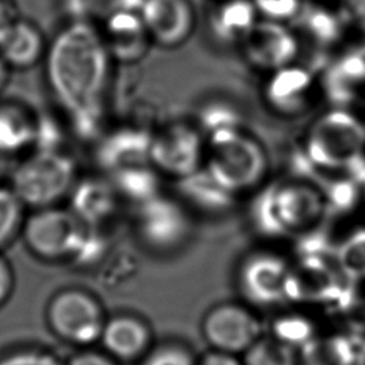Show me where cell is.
I'll list each match as a JSON object with an SVG mask.
<instances>
[{
  "instance_id": "6da1fadb",
  "label": "cell",
  "mask_w": 365,
  "mask_h": 365,
  "mask_svg": "<svg viewBox=\"0 0 365 365\" xmlns=\"http://www.w3.org/2000/svg\"><path fill=\"white\" fill-rule=\"evenodd\" d=\"M48 86L76 130L86 137L100 128L110 74V53L100 30L74 20L46 50Z\"/></svg>"
},
{
  "instance_id": "7a4b0ae2",
  "label": "cell",
  "mask_w": 365,
  "mask_h": 365,
  "mask_svg": "<svg viewBox=\"0 0 365 365\" xmlns=\"http://www.w3.org/2000/svg\"><path fill=\"white\" fill-rule=\"evenodd\" d=\"M327 202L321 190L309 181H287L264 188L252 202L251 218L267 237L311 234L322 221Z\"/></svg>"
},
{
  "instance_id": "3957f363",
  "label": "cell",
  "mask_w": 365,
  "mask_h": 365,
  "mask_svg": "<svg viewBox=\"0 0 365 365\" xmlns=\"http://www.w3.org/2000/svg\"><path fill=\"white\" fill-rule=\"evenodd\" d=\"M26 245L44 259L96 261L104 250L98 228L83 222L71 210L38 208L24 221Z\"/></svg>"
},
{
  "instance_id": "277c9868",
  "label": "cell",
  "mask_w": 365,
  "mask_h": 365,
  "mask_svg": "<svg viewBox=\"0 0 365 365\" xmlns=\"http://www.w3.org/2000/svg\"><path fill=\"white\" fill-rule=\"evenodd\" d=\"M205 138L204 168L228 191L238 195L255 188L267 173V154L241 127L212 133Z\"/></svg>"
},
{
  "instance_id": "5b68a950",
  "label": "cell",
  "mask_w": 365,
  "mask_h": 365,
  "mask_svg": "<svg viewBox=\"0 0 365 365\" xmlns=\"http://www.w3.org/2000/svg\"><path fill=\"white\" fill-rule=\"evenodd\" d=\"M364 153L365 125L341 107L319 115L305 137L307 164L321 171H352Z\"/></svg>"
},
{
  "instance_id": "8992f818",
  "label": "cell",
  "mask_w": 365,
  "mask_h": 365,
  "mask_svg": "<svg viewBox=\"0 0 365 365\" xmlns=\"http://www.w3.org/2000/svg\"><path fill=\"white\" fill-rule=\"evenodd\" d=\"M76 175V163L67 153L58 148H38L14 170L11 190L24 207H53L70 195L77 182Z\"/></svg>"
},
{
  "instance_id": "52a82bcc",
  "label": "cell",
  "mask_w": 365,
  "mask_h": 365,
  "mask_svg": "<svg viewBox=\"0 0 365 365\" xmlns=\"http://www.w3.org/2000/svg\"><path fill=\"white\" fill-rule=\"evenodd\" d=\"M106 319L100 302L83 289H63L47 307L50 328L57 336L76 345H90L100 339Z\"/></svg>"
},
{
  "instance_id": "ba28073f",
  "label": "cell",
  "mask_w": 365,
  "mask_h": 365,
  "mask_svg": "<svg viewBox=\"0 0 365 365\" xmlns=\"http://www.w3.org/2000/svg\"><path fill=\"white\" fill-rule=\"evenodd\" d=\"M205 138L200 128L174 123L153 133L150 164L160 173L181 180L204 165Z\"/></svg>"
},
{
  "instance_id": "9c48e42d",
  "label": "cell",
  "mask_w": 365,
  "mask_h": 365,
  "mask_svg": "<svg viewBox=\"0 0 365 365\" xmlns=\"http://www.w3.org/2000/svg\"><path fill=\"white\" fill-rule=\"evenodd\" d=\"M135 208L134 225L143 245L167 252L185 242L191 224L187 207L180 200L160 194Z\"/></svg>"
},
{
  "instance_id": "30bf717a",
  "label": "cell",
  "mask_w": 365,
  "mask_h": 365,
  "mask_svg": "<svg viewBox=\"0 0 365 365\" xmlns=\"http://www.w3.org/2000/svg\"><path fill=\"white\" fill-rule=\"evenodd\" d=\"M351 281L341 269L335 254L325 250L302 251L289 269V299L332 301L348 291Z\"/></svg>"
},
{
  "instance_id": "8fae6325",
  "label": "cell",
  "mask_w": 365,
  "mask_h": 365,
  "mask_svg": "<svg viewBox=\"0 0 365 365\" xmlns=\"http://www.w3.org/2000/svg\"><path fill=\"white\" fill-rule=\"evenodd\" d=\"M202 335L214 351L237 355L261 338V322L245 305L222 302L212 307L202 319Z\"/></svg>"
},
{
  "instance_id": "7c38bea8",
  "label": "cell",
  "mask_w": 365,
  "mask_h": 365,
  "mask_svg": "<svg viewBox=\"0 0 365 365\" xmlns=\"http://www.w3.org/2000/svg\"><path fill=\"white\" fill-rule=\"evenodd\" d=\"M289 269L291 265L277 254H252L242 261L238 269L240 291L254 305H278L289 299Z\"/></svg>"
},
{
  "instance_id": "4fadbf2b",
  "label": "cell",
  "mask_w": 365,
  "mask_h": 365,
  "mask_svg": "<svg viewBox=\"0 0 365 365\" xmlns=\"http://www.w3.org/2000/svg\"><path fill=\"white\" fill-rule=\"evenodd\" d=\"M241 47L250 64L272 73L295 61L299 38L287 23L259 19L242 40Z\"/></svg>"
},
{
  "instance_id": "5bb4252c",
  "label": "cell",
  "mask_w": 365,
  "mask_h": 365,
  "mask_svg": "<svg viewBox=\"0 0 365 365\" xmlns=\"http://www.w3.org/2000/svg\"><path fill=\"white\" fill-rule=\"evenodd\" d=\"M140 14L151 40L165 47L182 44L194 29L188 0H144Z\"/></svg>"
},
{
  "instance_id": "9a60e30c",
  "label": "cell",
  "mask_w": 365,
  "mask_h": 365,
  "mask_svg": "<svg viewBox=\"0 0 365 365\" xmlns=\"http://www.w3.org/2000/svg\"><path fill=\"white\" fill-rule=\"evenodd\" d=\"M315 80L312 71L295 63L271 73L265 83L267 104L284 115H295L307 110L312 100Z\"/></svg>"
},
{
  "instance_id": "2e32d148",
  "label": "cell",
  "mask_w": 365,
  "mask_h": 365,
  "mask_svg": "<svg viewBox=\"0 0 365 365\" xmlns=\"http://www.w3.org/2000/svg\"><path fill=\"white\" fill-rule=\"evenodd\" d=\"M100 31L110 57L121 63L140 60L150 44V34L144 26L140 10H117L103 19Z\"/></svg>"
},
{
  "instance_id": "e0dca14e",
  "label": "cell",
  "mask_w": 365,
  "mask_h": 365,
  "mask_svg": "<svg viewBox=\"0 0 365 365\" xmlns=\"http://www.w3.org/2000/svg\"><path fill=\"white\" fill-rule=\"evenodd\" d=\"M153 133L137 127H121L110 131L97 147V163L106 174L117 170L150 164Z\"/></svg>"
},
{
  "instance_id": "ac0fdd59",
  "label": "cell",
  "mask_w": 365,
  "mask_h": 365,
  "mask_svg": "<svg viewBox=\"0 0 365 365\" xmlns=\"http://www.w3.org/2000/svg\"><path fill=\"white\" fill-rule=\"evenodd\" d=\"M151 329L145 321L133 314H118L106 319L100 341L115 361L144 358L151 345Z\"/></svg>"
},
{
  "instance_id": "d6986e66",
  "label": "cell",
  "mask_w": 365,
  "mask_h": 365,
  "mask_svg": "<svg viewBox=\"0 0 365 365\" xmlns=\"http://www.w3.org/2000/svg\"><path fill=\"white\" fill-rule=\"evenodd\" d=\"M70 210L87 225L98 228L115 212L120 198L110 180L86 178L76 182L70 192Z\"/></svg>"
},
{
  "instance_id": "ffe728a7",
  "label": "cell",
  "mask_w": 365,
  "mask_h": 365,
  "mask_svg": "<svg viewBox=\"0 0 365 365\" xmlns=\"http://www.w3.org/2000/svg\"><path fill=\"white\" fill-rule=\"evenodd\" d=\"M181 202L205 214H222L232 208L237 195L222 187L204 165L195 173L177 180Z\"/></svg>"
},
{
  "instance_id": "44dd1931",
  "label": "cell",
  "mask_w": 365,
  "mask_h": 365,
  "mask_svg": "<svg viewBox=\"0 0 365 365\" xmlns=\"http://www.w3.org/2000/svg\"><path fill=\"white\" fill-rule=\"evenodd\" d=\"M44 53L46 43L41 31L29 21L10 20L0 34V57L7 66L31 67Z\"/></svg>"
},
{
  "instance_id": "7402d4cb",
  "label": "cell",
  "mask_w": 365,
  "mask_h": 365,
  "mask_svg": "<svg viewBox=\"0 0 365 365\" xmlns=\"http://www.w3.org/2000/svg\"><path fill=\"white\" fill-rule=\"evenodd\" d=\"M258 20L251 0H222L211 11L210 30L221 43L241 44Z\"/></svg>"
},
{
  "instance_id": "603a6c76",
  "label": "cell",
  "mask_w": 365,
  "mask_h": 365,
  "mask_svg": "<svg viewBox=\"0 0 365 365\" xmlns=\"http://www.w3.org/2000/svg\"><path fill=\"white\" fill-rule=\"evenodd\" d=\"M365 86V43L346 51L327 73L325 87L336 104L348 103Z\"/></svg>"
},
{
  "instance_id": "cb8c5ba5",
  "label": "cell",
  "mask_w": 365,
  "mask_h": 365,
  "mask_svg": "<svg viewBox=\"0 0 365 365\" xmlns=\"http://www.w3.org/2000/svg\"><path fill=\"white\" fill-rule=\"evenodd\" d=\"M121 201L135 207L160 195V173L151 164L133 165L107 175Z\"/></svg>"
},
{
  "instance_id": "d4e9b609",
  "label": "cell",
  "mask_w": 365,
  "mask_h": 365,
  "mask_svg": "<svg viewBox=\"0 0 365 365\" xmlns=\"http://www.w3.org/2000/svg\"><path fill=\"white\" fill-rule=\"evenodd\" d=\"M37 120L21 106L0 103V153L14 154L37 141Z\"/></svg>"
},
{
  "instance_id": "484cf974",
  "label": "cell",
  "mask_w": 365,
  "mask_h": 365,
  "mask_svg": "<svg viewBox=\"0 0 365 365\" xmlns=\"http://www.w3.org/2000/svg\"><path fill=\"white\" fill-rule=\"evenodd\" d=\"M292 21L309 41L321 47L334 44L341 37L345 23L339 10L334 11L315 3H304Z\"/></svg>"
},
{
  "instance_id": "4316f807",
  "label": "cell",
  "mask_w": 365,
  "mask_h": 365,
  "mask_svg": "<svg viewBox=\"0 0 365 365\" xmlns=\"http://www.w3.org/2000/svg\"><path fill=\"white\" fill-rule=\"evenodd\" d=\"M299 365H356L358 349L341 335L315 336L298 351Z\"/></svg>"
},
{
  "instance_id": "83f0119b",
  "label": "cell",
  "mask_w": 365,
  "mask_h": 365,
  "mask_svg": "<svg viewBox=\"0 0 365 365\" xmlns=\"http://www.w3.org/2000/svg\"><path fill=\"white\" fill-rule=\"evenodd\" d=\"M242 362L244 365H299L297 351L274 336H261L244 352Z\"/></svg>"
},
{
  "instance_id": "f1b7e54d",
  "label": "cell",
  "mask_w": 365,
  "mask_h": 365,
  "mask_svg": "<svg viewBox=\"0 0 365 365\" xmlns=\"http://www.w3.org/2000/svg\"><path fill=\"white\" fill-rule=\"evenodd\" d=\"M272 336L295 351H299L309 341H312L317 334L309 318L292 312L284 314L274 321Z\"/></svg>"
},
{
  "instance_id": "f546056e",
  "label": "cell",
  "mask_w": 365,
  "mask_h": 365,
  "mask_svg": "<svg viewBox=\"0 0 365 365\" xmlns=\"http://www.w3.org/2000/svg\"><path fill=\"white\" fill-rule=\"evenodd\" d=\"M335 258L351 281L365 279V230L349 234L336 248Z\"/></svg>"
},
{
  "instance_id": "4dcf8cb0",
  "label": "cell",
  "mask_w": 365,
  "mask_h": 365,
  "mask_svg": "<svg viewBox=\"0 0 365 365\" xmlns=\"http://www.w3.org/2000/svg\"><path fill=\"white\" fill-rule=\"evenodd\" d=\"M24 204L11 190L0 185V248L6 245L24 224Z\"/></svg>"
},
{
  "instance_id": "1f68e13d",
  "label": "cell",
  "mask_w": 365,
  "mask_h": 365,
  "mask_svg": "<svg viewBox=\"0 0 365 365\" xmlns=\"http://www.w3.org/2000/svg\"><path fill=\"white\" fill-rule=\"evenodd\" d=\"M194 355L182 345L165 344L150 349L141 365H197Z\"/></svg>"
},
{
  "instance_id": "d6a6232c",
  "label": "cell",
  "mask_w": 365,
  "mask_h": 365,
  "mask_svg": "<svg viewBox=\"0 0 365 365\" xmlns=\"http://www.w3.org/2000/svg\"><path fill=\"white\" fill-rule=\"evenodd\" d=\"M201 124H202V135L207 137L212 133L241 127L240 118L237 117L235 111L227 106L222 104H211L208 106L201 115Z\"/></svg>"
},
{
  "instance_id": "836d02e7",
  "label": "cell",
  "mask_w": 365,
  "mask_h": 365,
  "mask_svg": "<svg viewBox=\"0 0 365 365\" xmlns=\"http://www.w3.org/2000/svg\"><path fill=\"white\" fill-rule=\"evenodd\" d=\"M258 16L267 20L287 23L297 17L304 1L302 0H251Z\"/></svg>"
},
{
  "instance_id": "e575fe53",
  "label": "cell",
  "mask_w": 365,
  "mask_h": 365,
  "mask_svg": "<svg viewBox=\"0 0 365 365\" xmlns=\"http://www.w3.org/2000/svg\"><path fill=\"white\" fill-rule=\"evenodd\" d=\"M0 365H63L57 356L38 349L17 351L0 359Z\"/></svg>"
},
{
  "instance_id": "d590c367",
  "label": "cell",
  "mask_w": 365,
  "mask_h": 365,
  "mask_svg": "<svg viewBox=\"0 0 365 365\" xmlns=\"http://www.w3.org/2000/svg\"><path fill=\"white\" fill-rule=\"evenodd\" d=\"M338 10L345 23L365 31V0H339Z\"/></svg>"
},
{
  "instance_id": "8d00e7d4",
  "label": "cell",
  "mask_w": 365,
  "mask_h": 365,
  "mask_svg": "<svg viewBox=\"0 0 365 365\" xmlns=\"http://www.w3.org/2000/svg\"><path fill=\"white\" fill-rule=\"evenodd\" d=\"M66 365H118L114 358L108 354H101L96 351H83L76 354Z\"/></svg>"
},
{
  "instance_id": "74e56055",
  "label": "cell",
  "mask_w": 365,
  "mask_h": 365,
  "mask_svg": "<svg viewBox=\"0 0 365 365\" xmlns=\"http://www.w3.org/2000/svg\"><path fill=\"white\" fill-rule=\"evenodd\" d=\"M197 365H244V362L232 354L211 349L197 362Z\"/></svg>"
},
{
  "instance_id": "f35d334b",
  "label": "cell",
  "mask_w": 365,
  "mask_h": 365,
  "mask_svg": "<svg viewBox=\"0 0 365 365\" xmlns=\"http://www.w3.org/2000/svg\"><path fill=\"white\" fill-rule=\"evenodd\" d=\"M13 287V272L9 262L0 257V304L9 297Z\"/></svg>"
},
{
  "instance_id": "ab89813d",
  "label": "cell",
  "mask_w": 365,
  "mask_h": 365,
  "mask_svg": "<svg viewBox=\"0 0 365 365\" xmlns=\"http://www.w3.org/2000/svg\"><path fill=\"white\" fill-rule=\"evenodd\" d=\"M9 23H10L9 14H7V11H6V9H4V6L0 3V34L3 33L4 27H6Z\"/></svg>"
},
{
  "instance_id": "60d3db41",
  "label": "cell",
  "mask_w": 365,
  "mask_h": 365,
  "mask_svg": "<svg viewBox=\"0 0 365 365\" xmlns=\"http://www.w3.org/2000/svg\"><path fill=\"white\" fill-rule=\"evenodd\" d=\"M7 64L3 61V58L0 57V90L4 87L6 78H7Z\"/></svg>"
},
{
  "instance_id": "b9f144b4",
  "label": "cell",
  "mask_w": 365,
  "mask_h": 365,
  "mask_svg": "<svg viewBox=\"0 0 365 365\" xmlns=\"http://www.w3.org/2000/svg\"><path fill=\"white\" fill-rule=\"evenodd\" d=\"M358 362H364L365 364V346L358 351Z\"/></svg>"
}]
</instances>
